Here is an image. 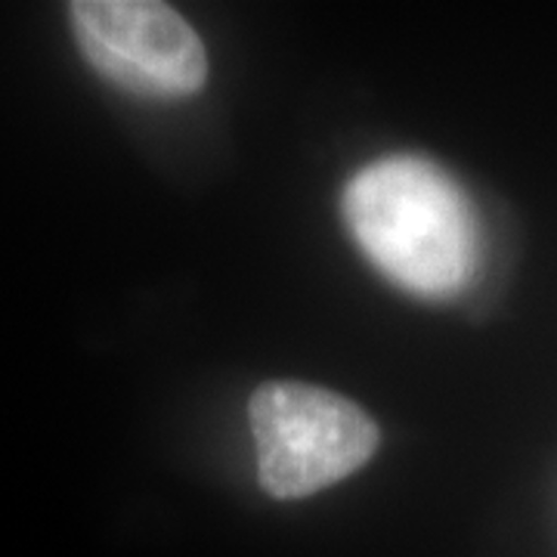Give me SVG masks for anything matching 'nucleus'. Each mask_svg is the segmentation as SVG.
<instances>
[{
  "label": "nucleus",
  "instance_id": "nucleus-1",
  "mask_svg": "<svg viewBox=\"0 0 557 557\" xmlns=\"http://www.w3.org/2000/svg\"><path fill=\"white\" fill-rule=\"evenodd\" d=\"M344 220L387 278L421 298H453L478 270L480 233L471 201L424 159H381L344 193Z\"/></svg>",
  "mask_w": 557,
  "mask_h": 557
},
{
  "label": "nucleus",
  "instance_id": "nucleus-2",
  "mask_svg": "<svg viewBox=\"0 0 557 557\" xmlns=\"http://www.w3.org/2000/svg\"><path fill=\"white\" fill-rule=\"evenodd\" d=\"M251 431L260 486L276 498H304L359 471L379 449V428L357 403L298 381L255 391Z\"/></svg>",
  "mask_w": 557,
  "mask_h": 557
},
{
  "label": "nucleus",
  "instance_id": "nucleus-3",
  "mask_svg": "<svg viewBox=\"0 0 557 557\" xmlns=\"http://www.w3.org/2000/svg\"><path fill=\"white\" fill-rule=\"evenodd\" d=\"M72 28L102 78L149 100H183L208 78V57L193 25L156 0H78Z\"/></svg>",
  "mask_w": 557,
  "mask_h": 557
}]
</instances>
